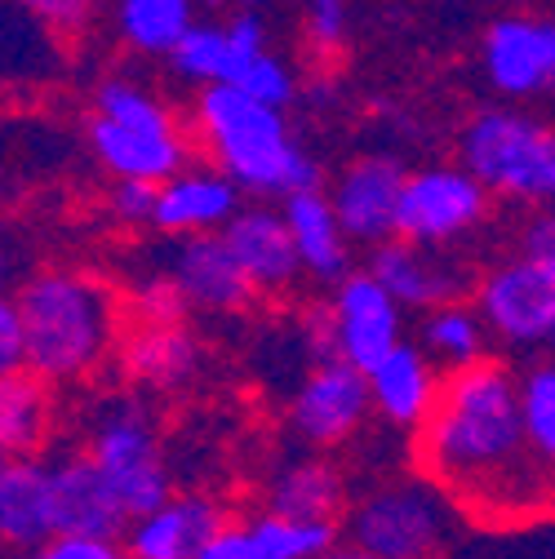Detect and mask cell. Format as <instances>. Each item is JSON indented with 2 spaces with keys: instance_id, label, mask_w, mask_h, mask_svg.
Returning a JSON list of instances; mask_svg holds the SVG:
<instances>
[{
  "instance_id": "cell-27",
  "label": "cell",
  "mask_w": 555,
  "mask_h": 559,
  "mask_svg": "<svg viewBox=\"0 0 555 559\" xmlns=\"http://www.w3.org/2000/svg\"><path fill=\"white\" fill-rule=\"evenodd\" d=\"M489 324H484L480 307H471L467 298L458 302H440L423 316V352L449 373L462 365H475L489 356Z\"/></svg>"
},
{
  "instance_id": "cell-5",
  "label": "cell",
  "mask_w": 555,
  "mask_h": 559,
  "mask_svg": "<svg viewBox=\"0 0 555 559\" xmlns=\"http://www.w3.org/2000/svg\"><path fill=\"white\" fill-rule=\"evenodd\" d=\"M471 515L432 475H391L346 511V542L382 559H449Z\"/></svg>"
},
{
  "instance_id": "cell-2",
  "label": "cell",
  "mask_w": 555,
  "mask_h": 559,
  "mask_svg": "<svg viewBox=\"0 0 555 559\" xmlns=\"http://www.w3.org/2000/svg\"><path fill=\"white\" fill-rule=\"evenodd\" d=\"M191 124L204 156L223 174H232L249 195L285 200L303 187H320V169L294 138L285 107L262 103L232 81L200 85Z\"/></svg>"
},
{
  "instance_id": "cell-6",
  "label": "cell",
  "mask_w": 555,
  "mask_h": 559,
  "mask_svg": "<svg viewBox=\"0 0 555 559\" xmlns=\"http://www.w3.org/2000/svg\"><path fill=\"white\" fill-rule=\"evenodd\" d=\"M462 165L498 200L555 204V124L520 107H484L458 133Z\"/></svg>"
},
{
  "instance_id": "cell-21",
  "label": "cell",
  "mask_w": 555,
  "mask_h": 559,
  "mask_svg": "<svg viewBox=\"0 0 555 559\" xmlns=\"http://www.w3.org/2000/svg\"><path fill=\"white\" fill-rule=\"evenodd\" d=\"M54 498H58V533H90V537H120L129 515L111 493L107 475L94 466L90 453L54 462Z\"/></svg>"
},
{
  "instance_id": "cell-32",
  "label": "cell",
  "mask_w": 555,
  "mask_h": 559,
  "mask_svg": "<svg viewBox=\"0 0 555 559\" xmlns=\"http://www.w3.org/2000/svg\"><path fill=\"white\" fill-rule=\"evenodd\" d=\"M156 187L161 182H143V178H111L107 191V214L125 227H152L156 214Z\"/></svg>"
},
{
  "instance_id": "cell-41",
  "label": "cell",
  "mask_w": 555,
  "mask_h": 559,
  "mask_svg": "<svg viewBox=\"0 0 555 559\" xmlns=\"http://www.w3.org/2000/svg\"><path fill=\"white\" fill-rule=\"evenodd\" d=\"M240 10H262V5H271V0H236Z\"/></svg>"
},
{
  "instance_id": "cell-1",
  "label": "cell",
  "mask_w": 555,
  "mask_h": 559,
  "mask_svg": "<svg viewBox=\"0 0 555 559\" xmlns=\"http://www.w3.org/2000/svg\"><path fill=\"white\" fill-rule=\"evenodd\" d=\"M413 462L480 524H538L555 511V466L533 449L520 378L498 360L449 369Z\"/></svg>"
},
{
  "instance_id": "cell-31",
  "label": "cell",
  "mask_w": 555,
  "mask_h": 559,
  "mask_svg": "<svg viewBox=\"0 0 555 559\" xmlns=\"http://www.w3.org/2000/svg\"><path fill=\"white\" fill-rule=\"evenodd\" d=\"M232 85H240V90H249L253 98L275 103V107H290V103L298 98V81H294V72H290V62H285L281 53H271V49H262L258 58H249L240 72L232 76Z\"/></svg>"
},
{
  "instance_id": "cell-10",
  "label": "cell",
  "mask_w": 555,
  "mask_h": 559,
  "mask_svg": "<svg viewBox=\"0 0 555 559\" xmlns=\"http://www.w3.org/2000/svg\"><path fill=\"white\" fill-rule=\"evenodd\" d=\"M369 373L342 356H324L290 400V427L311 449H338L369 423Z\"/></svg>"
},
{
  "instance_id": "cell-29",
  "label": "cell",
  "mask_w": 555,
  "mask_h": 559,
  "mask_svg": "<svg viewBox=\"0 0 555 559\" xmlns=\"http://www.w3.org/2000/svg\"><path fill=\"white\" fill-rule=\"evenodd\" d=\"M169 67L174 76L187 85H219L232 72V40H227V23H210L196 19L182 40L169 49Z\"/></svg>"
},
{
  "instance_id": "cell-3",
  "label": "cell",
  "mask_w": 555,
  "mask_h": 559,
  "mask_svg": "<svg viewBox=\"0 0 555 559\" xmlns=\"http://www.w3.org/2000/svg\"><path fill=\"white\" fill-rule=\"evenodd\" d=\"M14 302L23 365L49 382H81L120 352V298L90 271H40Z\"/></svg>"
},
{
  "instance_id": "cell-30",
  "label": "cell",
  "mask_w": 555,
  "mask_h": 559,
  "mask_svg": "<svg viewBox=\"0 0 555 559\" xmlns=\"http://www.w3.org/2000/svg\"><path fill=\"white\" fill-rule=\"evenodd\" d=\"M520 408L533 449L555 466V356L520 373Z\"/></svg>"
},
{
  "instance_id": "cell-7",
  "label": "cell",
  "mask_w": 555,
  "mask_h": 559,
  "mask_svg": "<svg viewBox=\"0 0 555 559\" xmlns=\"http://www.w3.org/2000/svg\"><path fill=\"white\" fill-rule=\"evenodd\" d=\"M94 466L107 475L111 493L120 498L129 524L138 515L156 511L169 493H174V479L156 440L152 417L138 408L133 400H111L90 427V449Z\"/></svg>"
},
{
  "instance_id": "cell-16",
  "label": "cell",
  "mask_w": 555,
  "mask_h": 559,
  "mask_svg": "<svg viewBox=\"0 0 555 559\" xmlns=\"http://www.w3.org/2000/svg\"><path fill=\"white\" fill-rule=\"evenodd\" d=\"M404 178H409V169L395 156H361V160H352L338 174L329 200L338 209L346 236H352V245H369L374 249V245L395 236Z\"/></svg>"
},
{
  "instance_id": "cell-20",
  "label": "cell",
  "mask_w": 555,
  "mask_h": 559,
  "mask_svg": "<svg viewBox=\"0 0 555 559\" xmlns=\"http://www.w3.org/2000/svg\"><path fill=\"white\" fill-rule=\"evenodd\" d=\"M227 524L223 507L210 498H165L156 511L138 515L125 528V546L133 559H191L204 542H210L219 528Z\"/></svg>"
},
{
  "instance_id": "cell-28",
  "label": "cell",
  "mask_w": 555,
  "mask_h": 559,
  "mask_svg": "<svg viewBox=\"0 0 555 559\" xmlns=\"http://www.w3.org/2000/svg\"><path fill=\"white\" fill-rule=\"evenodd\" d=\"M253 555L258 559H320L333 542H338V524L329 520H294L281 511H258L253 520H245Z\"/></svg>"
},
{
  "instance_id": "cell-14",
  "label": "cell",
  "mask_w": 555,
  "mask_h": 559,
  "mask_svg": "<svg viewBox=\"0 0 555 559\" xmlns=\"http://www.w3.org/2000/svg\"><path fill=\"white\" fill-rule=\"evenodd\" d=\"M369 271L409 311H432L440 302H458L471 294V271L445 245H418V240L391 236L369 249Z\"/></svg>"
},
{
  "instance_id": "cell-22",
  "label": "cell",
  "mask_w": 555,
  "mask_h": 559,
  "mask_svg": "<svg viewBox=\"0 0 555 559\" xmlns=\"http://www.w3.org/2000/svg\"><path fill=\"white\" fill-rule=\"evenodd\" d=\"M281 209H285V223L294 231V245H298L307 275L324 280V285H338V280L352 271V236H346L329 191L303 187V191L285 195Z\"/></svg>"
},
{
  "instance_id": "cell-43",
  "label": "cell",
  "mask_w": 555,
  "mask_h": 559,
  "mask_svg": "<svg viewBox=\"0 0 555 559\" xmlns=\"http://www.w3.org/2000/svg\"><path fill=\"white\" fill-rule=\"evenodd\" d=\"M546 346H551V352H555V329H551V342H546Z\"/></svg>"
},
{
  "instance_id": "cell-36",
  "label": "cell",
  "mask_w": 555,
  "mask_h": 559,
  "mask_svg": "<svg viewBox=\"0 0 555 559\" xmlns=\"http://www.w3.org/2000/svg\"><path fill=\"white\" fill-rule=\"evenodd\" d=\"M14 5L49 32H81L94 19V0H14Z\"/></svg>"
},
{
  "instance_id": "cell-40",
  "label": "cell",
  "mask_w": 555,
  "mask_h": 559,
  "mask_svg": "<svg viewBox=\"0 0 555 559\" xmlns=\"http://www.w3.org/2000/svg\"><path fill=\"white\" fill-rule=\"evenodd\" d=\"M320 559H382V555H374V550H365V546H356V542H342V546L333 542Z\"/></svg>"
},
{
  "instance_id": "cell-34",
  "label": "cell",
  "mask_w": 555,
  "mask_h": 559,
  "mask_svg": "<svg viewBox=\"0 0 555 559\" xmlns=\"http://www.w3.org/2000/svg\"><path fill=\"white\" fill-rule=\"evenodd\" d=\"M346 23H352L346 0H307V40L316 53L333 58L346 40Z\"/></svg>"
},
{
  "instance_id": "cell-19",
  "label": "cell",
  "mask_w": 555,
  "mask_h": 559,
  "mask_svg": "<svg viewBox=\"0 0 555 559\" xmlns=\"http://www.w3.org/2000/svg\"><path fill=\"white\" fill-rule=\"evenodd\" d=\"M58 533V498H54V462L0 457V546L36 550Z\"/></svg>"
},
{
  "instance_id": "cell-12",
  "label": "cell",
  "mask_w": 555,
  "mask_h": 559,
  "mask_svg": "<svg viewBox=\"0 0 555 559\" xmlns=\"http://www.w3.org/2000/svg\"><path fill=\"white\" fill-rule=\"evenodd\" d=\"M329 329H333V356L352 360L356 369H374L395 342H404V307L369 266L346 271L333 285Z\"/></svg>"
},
{
  "instance_id": "cell-37",
  "label": "cell",
  "mask_w": 555,
  "mask_h": 559,
  "mask_svg": "<svg viewBox=\"0 0 555 559\" xmlns=\"http://www.w3.org/2000/svg\"><path fill=\"white\" fill-rule=\"evenodd\" d=\"M191 559H258V555H253V542H249L245 524H223Z\"/></svg>"
},
{
  "instance_id": "cell-4",
  "label": "cell",
  "mask_w": 555,
  "mask_h": 559,
  "mask_svg": "<svg viewBox=\"0 0 555 559\" xmlns=\"http://www.w3.org/2000/svg\"><path fill=\"white\" fill-rule=\"evenodd\" d=\"M85 138H90L94 160L111 178L165 182L191 160V143L174 107L133 76L98 81Z\"/></svg>"
},
{
  "instance_id": "cell-17",
  "label": "cell",
  "mask_w": 555,
  "mask_h": 559,
  "mask_svg": "<svg viewBox=\"0 0 555 559\" xmlns=\"http://www.w3.org/2000/svg\"><path fill=\"white\" fill-rule=\"evenodd\" d=\"M223 236L258 294H285L298 285V275H307L281 204H240Z\"/></svg>"
},
{
  "instance_id": "cell-15",
  "label": "cell",
  "mask_w": 555,
  "mask_h": 559,
  "mask_svg": "<svg viewBox=\"0 0 555 559\" xmlns=\"http://www.w3.org/2000/svg\"><path fill=\"white\" fill-rule=\"evenodd\" d=\"M245 204V191L232 174H223L214 160L196 165L187 160L178 174H169L156 187V214L152 227L161 236H196V231H223L236 209Z\"/></svg>"
},
{
  "instance_id": "cell-8",
  "label": "cell",
  "mask_w": 555,
  "mask_h": 559,
  "mask_svg": "<svg viewBox=\"0 0 555 559\" xmlns=\"http://www.w3.org/2000/svg\"><path fill=\"white\" fill-rule=\"evenodd\" d=\"M494 191L484 187L462 160L458 165H423L404 178L395 236L418 245H453L489 218Z\"/></svg>"
},
{
  "instance_id": "cell-38",
  "label": "cell",
  "mask_w": 555,
  "mask_h": 559,
  "mask_svg": "<svg viewBox=\"0 0 555 559\" xmlns=\"http://www.w3.org/2000/svg\"><path fill=\"white\" fill-rule=\"evenodd\" d=\"M23 365V324H19V302L0 294V373Z\"/></svg>"
},
{
  "instance_id": "cell-18",
  "label": "cell",
  "mask_w": 555,
  "mask_h": 559,
  "mask_svg": "<svg viewBox=\"0 0 555 559\" xmlns=\"http://www.w3.org/2000/svg\"><path fill=\"white\" fill-rule=\"evenodd\" d=\"M369 373V395H374V413L395 431H418L427 423V413L440 400V365L423 352V342H395L391 352L365 369Z\"/></svg>"
},
{
  "instance_id": "cell-33",
  "label": "cell",
  "mask_w": 555,
  "mask_h": 559,
  "mask_svg": "<svg viewBox=\"0 0 555 559\" xmlns=\"http://www.w3.org/2000/svg\"><path fill=\"white\" fill-rule=\"evenodd\" d=\"M23 559H133V555H129V546H116V537L54 533L36 550H23Z\"/></svg>"
},
{
  "instance_id": "cell-26",
  "label": "cell",
  "mask_w": 555,
  "mask_h": 559,
  "mask_svg": "<svg viewBox=\"0 0 555 559\" xmlns=\"http://www.w3.org/2000/svg\"><path fill=\"white\" fill-rule=\"evenodd\" d=\"M200 0H116L111 27L116 36L143 58H169L182 32L196 23Z\"/></svg>"
},
{
  "instance_id": "cell-13",
  "label": "cell",
  "mask_w": 555,
  "mask_h": 559,
  "mask_svg": "<svg viewBox=\"0 0 555 559\" xmlns=\"http://www.w3.org/2000/svg\"><path fill=\"white\" fill-rule=\"evenodd\" d=\"M169 240L174 245L165 249V275L178 285L187 307L227 316V311H245L258 298L223 231H196V236H169Z\"/></svg>"
},
{
  "instance_id": "cell-35",
  "label": "cell",
  "mask_w": 555,
  "mask_h": 559,
  "mask_svg": "<svg viewBox=\"0 0 555 559\" xmlns=\"http://www.w3.org/2000/svg\"><path fill=\"white\" fill-rule=\"evenodd\" d=\"M133 316L138 320H182V311H187V298L178 294V285L161 271V275H147L143 285L133 289Z\"/></svg>"
},
{
  "instance_id": "cell-25",
  "label": "cell",
  "mask_w": 555,
  "mask_h": 559,
  "mask_svg": "<svg viewBox=\"0 0 555 559\" xmlns=\"http://www.w3.org/2000/svg\"><path fill=\"white\" fill-rule=\"evenodd\" d=\"M267 507L294 515V520H329L338 524L346 507V479L333 462L324 457H298L281 466L267 484Z\"/></svg>"
},
{
  "instance_id": "cell-39",
  "label": "cell",
  "mask_w": 555,
  "mask_h": 559,
  "mask_svg": "<svg viewBox=\"0 0 555 559\" xmlns=\"http://www.w3.org/2000/svg\"><path fill=\"white\" fill-rule=\"evenodd\" d=\"M520 245H524V253L542 258V262H546V266L555 271V204L538 209V214L529 218V227H524Z\"/></svg>"
},
{
  "instance_id": "cell-11",
  "label": "cell",
  "mask_w": 555,
  "mask_h": 559,
  "mask_svg": "<svg viewBox=\"0 0 555 559\" xmlns=\"http://www.w3.org/2000/svg\"><path fill=\"white\" fill-rule=\"evenodd\" d=\"M480 67L489 85L511 103L555 94V19L551 14L494 19L480 40Z\"/></svg>"
},
{
  "instance_id": "cell-42",
  "label": "cell",
  "mask_w": 555,
  "mask_h": 559,
  "mask_svg": "<svg viewBox=\"0 0 555 559\" xmlns=\"http://www.w3.org/2000/svg\"><path fill=\"white\" fill-rule=\"evenodd\" d=\"M0 280H5V253H0Z\"/></svg>"
},
{
  "instance_id": "cell-9",
  "label": "cell",
  "mask_w": 555,
  "mask_h": 559,
  "mask_svg": "<svg viewBox=\"0 0 555 559\" xmlns=\"http://www.w3.org/2000/svg\"><path fill=\"white\" fill-rule=\"evenodd\" d=\"M475 307L489 333L516 352L546 346L555 329V271L520 249V258L498 262L475 285Z\"/></svg>"
},
{
  "instance_id": "cell-24",
  "label": "cell",
  "mask_w": 555,
  "mask_h": 559,
  "mask_svg": "<svg viewBox=\"0 0 555 559\" xmlns=\"http://www.w3.org/2000/svg\"><path fill=\"white\" fill-rule=\"evenodd\" d=\"M54 382L19 365L0 373V457L40 453L54 431Z\"/></svg>"
},
{
  "instance_id": "cell-23",
  "label": "cell",
  "mask_w": 555,
  "mask_h": 559,
  "mask_svg": "<svg viewBox=\"0 0 555 559\" xmlns=\"http://www.w3.org/2000/svg\"><path fill=\"white\" fill-rule=\"evenodd\" d=\"M200 365V342L182 320H138L120 337V369L143 386H182Z\"/></svg>"
}]
</instances>
